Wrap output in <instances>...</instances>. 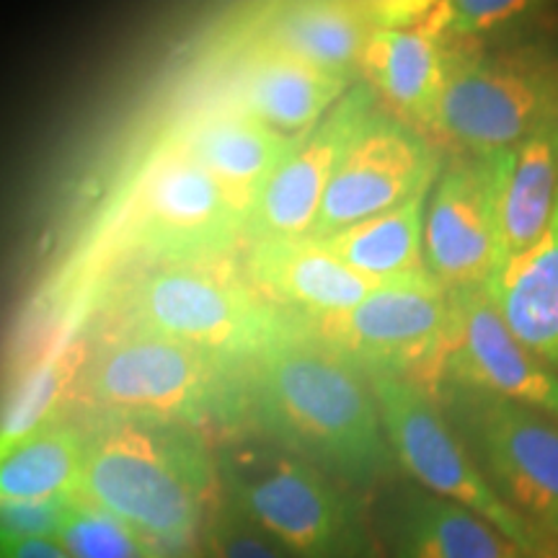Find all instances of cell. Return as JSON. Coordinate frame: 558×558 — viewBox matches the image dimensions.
Segmentation results:
<instances>
[{
	"mask_svg": "<svg viewBox=\"0 0 558 558\" xmlns=\"http://www.w3.org/2000/svg\"><path fill=\"white\" fill-rule=\"evenodd\" d=\"M70 403L94 418H145L220 439L248 429L246 365L145 331L111 329L94 341Z\"/></svg>",
	"mask_w": 558,
	"mask_h": 558,
	"instance_id": "3957f363",
	"label": "cell"
},
{
	"mask_svg": "<svg viewBox=\"0 0 558 558\" xmlns=\"http://www.w3.org/2000/svg\"><path fill=\"white\" fill-rule=\"evenodd\" d=\"M424 267L448 292L486 290L499 269V239L486 158H450L429 192Z\"/></svg>",
	"mask_w": 558,
	"mask_h": 558,
	"instance_id": "9a60e30c",
	"label": "cell"
},
{
	"mask_svg": "<svg viewBox=\"0 0 558 558\" xmlns=\"http://www.w3.org/2000/svg\"><path fill=\"white\" fill-rule=\"evenodd\" d=\"M530 558H541V556H530Z\"/></svg>",
	"mask_w": 558,
	"mask_h": 558,
	"instance_id": "1f68e13d",
	"label": "cell"
},
{
	"mask_svg": "<svg viewBox=\"0 0 558 558\" xmlns=\"http://www.w3.org/2000/svg\"><path fill=\"white\" fill-rule=\"evenodd\" d=\"M298 320L367 380L396 378L435 399L450 326V292L429 271L390 282L354 308Z\"/></svg>",
	"mask_w": 558,
	"mask_h": 558,
	"instance_id": "ba28073f",
	"label": "cell"
},
{
	"mask_svg": "<svg viewBox=\"0 0 558 558\" xmlns=\"http://www.w3.org/2000/svg\"><path fill=\"white\" fill-rule=\"evenodd\" d=\"M205 558H292L222 494L205 525Z\"/></svg>",
	"mask_w": 558,
	"mask_h": 558,
	"instance_id": "83f0119b",
	"label": "cell"
},
{
	"mask_svg": "<svg viewBox=\"0 0 558 558\" xmlns=\"http://www.w3.org/2000/svg\"><path fill=\"white\" fill-rule=\"evenodd\" d=\"M70 499L3 501L0 505V538H54Z\"/></svg>",
	"mask_w": 558,
	"mask_h": 558,
	"instance_id": "f1b7e54d",
	"label": "cell"
},
{
	"mask_svg": "<svg viewBox=\"0 0 558 558\" xmlns=\"http://www.w3.org/2000/svg\"><path fill=\"white\" fill-rule=\"evenodd\" d=\"M435 401L494 494L558 554V418L525 403L439 386Z\"/></svg>",
	"mask_w": 558,
	"mask_h": 558,
	"instance_id": "52a82bcc",
	"label": "cell"
},
{
	"mask_svg": "<svg viewBox=\"0 0 558 558\" xmlns=\"http://www.w3.org/2000/svg\"><path fill=\"white\" fill-rule=\"evenodd\" d=\"M169 130L218 181L243 218H248L264 184L300 140L279 135L248 111L209 94L194 96Z\"/></svg>",
	"mask_w": 558,
	"mask_h": 558,
	"instance_id": "2e32d148",
	"label": "cell"
},
{
	"mask_svg": "<svg viewBox=\"0 0 558 558\" xmlns=\"http://www.w3.org/2000/svg\"><path fill=\"white\" fill-rule=\"evenodd\" d=\"M243 239L246 218L166 128L140 160L114 209L111 246L156 267L230 259Z\"/></svg>",
	"mask_w": 558,
	"mask_h": 558,
	"instance_id": "8992f818",
	"label": "cell"
},
{
	"mask_svg": "<svg viewBox=\"0 0 558 558\" xmlns=\"http://www.w3.org/2000/svg\"><path fill=\"white\" fill-rule=\"evenodd\" d=\"M369 386L396 465L409 473L418 488L478 514L522 554H548L538 535L494 494L465 442L429 393L396 378H373Z\"/></svg>",
	"mask_w": 558,
	"mask_h": 558,
	"instance_id": "30bf717a",
	"label": "cell"
},
{
	"mask_svg": "<svg viewBox=\"0 0 558 558\" xmlns=\"http://www.w3.org/2000/svg\"><path fill=\"white\" fill-rule=\"evenodd\" d=\"M383 535L390 558H530L478 514L418 486L388 499Z\"/></svg>",
	"mask_w": 558,
	"mask_h": 558,
	"instance_id": "44dd1931",
	"label": "cell"
},
{
	"mask_svg": "<svg viewBox=\"0 0 558 558\" xmlns=\"http://www.w3.org/2000/svg\"><path fill=\"white\" fill-rule=\"evenodd\" d=\"M541 558H558V556H554V554H546V556H541Z\"/></svg>",
	"mask_w": 558,
	"mask_h": 558,
	"instance_id": "4dcf8cb0",
	"label": "cell"
},
{
	"mask_svg": "<svg viewBox=\"0 0 558 558\" xmlns=\"http://www.w3.org/2000/svg\"><path fill=\"white\" fill-rule=\"evenodd\" d=\"M230 29L349 83L360 75L362 47L369 34L378 32V21L373 3L311 0L256 5Z\"/></svg>",
	"mask_w": 558,
	"mask_h": 558,
	"instance_id": "e0dca14e",
	"label": "cell"
},
{
	"mask_svg": "<svg viewBox=\"0 0 558 558\" xmlns=\"http://www.w3.org/2000/svg\"><path fill=\"white\" fill-rule=\"evenodd\" d=\"M429 192L416 194L407 205L357 222L318 243H324V248L331 251L344 267L378 282H399V279L422 275L427 271L424 267V215H427Z\"/></svg>",
	"mask_w": 558,
	"mask_h": 558,
	"instance_id": "d4e9b609",
	"label": "cell"
},
{
	"mask_svg": "<svg viewBox=\"0 0 558 558\" xmlns=\"http://www.w3.org/2000/svg\"><path fill=\"white\" fill-rule=\"evenodd\" d=\"M347 90V81L228 29L202 94L235 104L279 135L303 137Z\"/></svg>",
	"mask_w": 558,
	"mask_h": 558,
	"instance_id": "7c38bea8",
	"label": "cell"
},
{
	"mask_svg": "<svg viewBox=\"0 0 558 558\" xmlns=\"http://www.w3.org/2000/svg\"><path fill=\"white\" fill-rule=\"evenodd\" d=\"M88 424L58 414L0 456L3 501H52L78 494Z\"/></svg>",
	"mask_w": 558,
	"mask_h": 558,
	"instance_id": "cb8c5ba5",
	"label": "cell"
},
{
	"mask_svg": "<svg viewBox=\"0 0 558 558\" xmlns=\"http://www.w3.org/2000/svg\"><path fill=\"white\" fill-rule=\"evenodd\" d=\"M246 424L360 497L396 473L367 375L311 337L295 316L246 365Z\"/></svg>",
	"mask_w": 558,
	"mask_h": 558,
	"instance_id": "6da1fadb",
	"label": "cell"
},
{
	"mask_svg": "<svg viewBox=\"0 0 558 558\" xmlns=\"http://www.w3.org/2000/svg\"><path fill=\"white\" fill-rule=\"evenodd\" d=\"M486 158L499 267L543 239L558 205V124Z\"/></svg>",
	"mask_w": 558,
	"mask_h": 558,
	"instance_id": "ffe728a7",
	"label": "cell"
},
{
	"mask_svg": "<svg viewBox=\"0 0 558 558\" xmlns=\"http://www.w3.org/2000/svg\"><path fill=\"white\" fill-rule=\"evenodd\" d=\"M486 295L507 329L558 375V205L543 239L501 264Z\"/></svg>",
	"mask_w": 558,
	"mask_h": 558,
	"instance_id": "7402d4cb",
	"label": "cell"
},
{
	"mask_svg": "<svg viewBox=\"0 0 558 558\" xmlns=\"http://www.w3.org/2000/svg\"><path fill=\"white\" fill-rule=\"evenodd\" d=\"M558 124V65L535 52L476 54L460 47L432 132L465 156L514 148Z\"/></svg>",
	"mask_w": 558,
	"mask_h": 558,
	"instance_id": "9c48e42d",
	"label": "cell"
},
{
	"mask_svg": "<svg viewBox=\"0 0 558 558\" xmlns=\"http://www.w3.org/2000/svg\"><path fill=\"white\" fill-rule=\"evenodd\" d=\"M439 171L435 143L380 107L333 171L308 239L326 241L407 205L435 186Z\"/></svg>",
	"mask_w": 558,
	"mask_h": 558,
	"instance_id": "8fae6325",
	"label": "cell"
},
{
	"mask_svg": "<svg viewBox=\"0 0 558 558\" xmlns=\"http://www.w3.org/2000/svg\"><path fill=\"white\" fill-rule=\"evenodd\" d=\"M0 558H73L54 538H0Z\"/></svg>",
	"mask_w": 558,
	"mask_h": 558,
	"instance_id": "f546056e",
	"label": "cell"
},
{
	"mask_svg": "<svg viewBox=\"0 0 558 558\" xmlns=\"http://www.w3.org/2000/svg\"><path fill=\"white\" fill-rule=\"evenodd\" d=\"M78 326V318L65 320L41 347L29 349V360L19 362L0 401V456L45 427L60 414V403L70 399L90 349V341L75 331Z\"/></svg>",
	"mask_w": 558,
	"mask_h": 558,
	"instance_id": "603a6c76",
	"label": "cell"
},
{
	"mask_svg": "<svg viewBox=\"0 0 558 558\" xmlns=\"http://www.w3.org/2000/svg\"><path fill=\"white\" fill-rule=\"evenodd\" d=\"M215 460L226 499L292 558H378L360 494L305 458L246 429Z\"/></svg>",
	"mask_w": 558,
	"mask_h": 558,
	"instance_id": "277c9868",
	"label": "cell"
},
{
	"mask_svg": "<svg viewBox=\"0 0 558 558\" xmlns=\"http://www.w3.org/2000/svg\"><path fill=\"white\" fill-rule=\"evenodd\" d=\"M54 541L73 558H150L128 525L78 497L70 499Z\"/></svg>",
	"mask_w": 558,
	"mask_h": 558,
	"instance_id": "484cf974",
	"label": "cell"
},
{
	"mask_svg": "<svg viewBox=\"0 0 558 558\" xmlns=\"http://www.w3.org/2000/svg\"><path fill=\"white\" fill-rule=\"evenodd\" d=\"M380 107L378 96L365 83H357L316 128L298 140L251 207L248 243L308 239L333 171Z\"/></svg>",
	"mask_w": 558,
	"mask_h": 558,
	"instance_id": "4fadbf2b",
	"label": "cell"
},
{
	"mask_svg": "<svg viewBox=\"0 0 558 558\" xmlns=\"http://www.w3.org/2000/svg\"><path fill=\"white\" fill-rule=\"evenodd\" d=\"M75 497L128 525L150 558H205V525L222 497L218 460L194 429L99 416Z\"/></svg>",
	"mask_w": 558,
	"mask_h": 558,
	"instance_id": "7a4b0ae2",
	"label": "cell"
},
{
	"mask_svg": "<svg viewBox=\"0 0 558 558\" xmlns=\"http://www.w3.org/2000/svg\"><path fill=\"white\" fill-rule=\"evenodd\" d=\"M439 386L499 396L558 418V375L507 329L486 290L450 292Z\"/></svg>",
	"mask_w": 558,
	"mask_h": 558,
	"instance_id": "5bb4252c",
	"label": "cell"
},
{
	"mask_svg": "<svg viewBox=\"0 0 558 558\" xmlns=\"http://www.w3.org/2000/svg\"><path fill=\"white\" fill-rule=\"evenodd\" d=\"M246 277L262 298L298 318L354 308L375 290L390 284L344 267L324 243L313 239L251 243Z\"/></svg>",
	"mask_w": 558,
	"mask_h": 558,
	"instance_id": "ac0fdd59",
	"label": "cell"
},
{
	"mask_svg": "<svg viewBox=\"0 0 558 558\" xmlns=\"http://www.w3.org/2000/svg\"><path fill=\"white\" fill-rule=\"evenodd\" d=\"M458 52L460 45L437 39L422 26L378 29L362 47L360 75L390 114L418 132H432Z\"/></svg>",
	"mask_w": 558,
	"mask_h": 558,
	"instance_id": "d6986e66",
	"label": "cell"
},
{
	"mask_svg": "<svg viewBox=\"0 0 558 558\" xmlns=\"http://www.w3.org/2000/svg\"><path fill=\"white\" fill-rule=\"evenodd\" d=\"M527 9L530 3L522 0H437L418 26L437 39L460 45L463 39H478L499 29Z\"/></svg>",
	"mask_w": 558,
	"mask_h": 558,
	"instance_id": "4316f807",
	"label": "cell"
},
{
	"mask_svg": "<svg viewBox=\"0 0 558 558\" xmlns=\"http://www.w3.org/2000/svg\"><path fill=\"white\" fill-rule=\"evenodd\" d=\"M111 329L156 333L213 357L248 365L292 326L246 275L220 262L156 264L111 298Z\"/></svg>",
	"mask_w": 558,
	"mask_h": 558,
	"instance_id": "5b68a950",
	"label": "cell"
}]
</instances>
